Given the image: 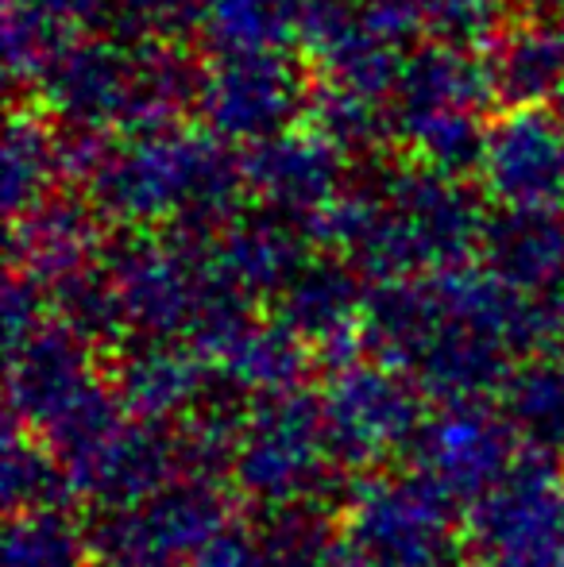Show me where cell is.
<instances>
[{"label": "cell", "mask_w": 564, "mask_h": 567, "mask_svg": "<svg viewBox=\"0 0 564 567\" xmlns=\"http://www.w3.org/2000/svg\"><path fill=\"white\" fill-rule=\"evenodd\" d=\"M480 202L460 178L425 163L348 178L345 194L325 209L317 231L383 282L449 270L483 239Z\"/></svg>", "instance_id": "1"}, {"label": "cell", "mask_w": 564, "mask_h": 567, "mask_svg": "<svg viewBox=\"0 0 564 567\" xmlns=\"http://www.w3.org/2000/svg\"><path fill=\"white\" fill-rule=\"evenodd\" d=\"M93 209L132 228L174 225L178 231H213L236 213L244 166L221 135L182 132L166 124L143 135L101 140L82 174Z\"/></svg>", "instance_id": "2"}, {"label": "cell", "mask_w": 564, "mask_h": 567, "mask_svg": "<svg viewBox=\"0 0 564 567\" xmlns=\"http://www.w3.org/2000/svg\"><path fill=\"white\" fill-rule=\"evenodd\" d=\"M197 78L182 51L147 35H82L35 90L70 132L124 140L166 127L194 109Z\"/></svg>", "instance_id": "3"}, {"label": "cell", "mask_w": 564, "mask_h": 567, "mask_svg": "<svg viewBox=\"0 0 564 567\" xmlns=\"http://www.w3.org/2000/svg\"><path fill=\"white\" fill-rule=\"evenodd\" d=\"M491 101L499 97L488 62L452 43H414L391 90V135L433 171L475 174Z\"/></svg>", "instance_id": "4"}, {"label": "cell", "mask_w": 564, "mask_h": 567, "mask_svg": "<svg viewBox=\"0 0 564 567\" xmlns=\"http://www.w3.org/2000/svg\"><path fill=\"white\" fill-rule=\"evenodd\" d=\"M340 533L360 567H464V517L425 471L356 483Z\"/></svg>", "instance_id": "5"}, {"label": "cell", "mask_w": 564, "mask_h": 567, "mask_svg": "<svg viewBox=\"0 0 564 567\" xmlns=\"http://www.w3.org/2000/svg\"><path fill=\"white\" fill-rule=\"evenodd\" d=\"M329 460H337V452L325 433L321 398L283 390L267 394L244 417L233 471L252 498L290 506L317 491Z\"/></svg>", "instance_id": "6"}, {"label": "cell", "mask_w": 564, "mask_h": 567, "mask_svg": "<svg viewBox=\"0 0 564 567\" xmlns=\"http://www.w3.org/2000/svg\"><path fill=\"white\" fill-rule=\"evenodd\" d=\"M314 85L286 51H217L197 78L205 127L225 143H259L298 124L309 109Z\"/></svg>", "instance_id": "7"}, {"label": "cell", "mask_w": 564, "mask_h": 567, "mask_svg": "<svg viewBox=\"0 0 564 567\" xmlns=\"http://www.w3.org/2000/svg\"><path fill=\"white\" fill-rule=\"evenodd\" d=\"M321 417L337 460L371 463L414 449L422 433V398L394 367L345 363L321 394Z\"/></svg>", "instance_id": "8"}, {"label": "cell", "mask_w": 564, "mask_h": 567, "mask_svg": "<svg viewBox=\"0 0 564 567\" xmlns=\"http://www.w3.org/2000/svg\"><path fill=\"white\" fill-rule=\"evenodd\" d=\"M483 189L503 209H564V116L553 105H511L488 124L480 151Z\"/></svg>", "instance_id": "9"}, {"label": "cell", "mask_w": 564, "mask_h": 567, "mask_svg": "<svg viewBox=\"0 0 564 567\" xmlns=\"http://www.w3.org/2000/svg\"><path fill=\"white\" fill-rule=\"evenodd\" d=\"M228 525L221 498L205 483H174L136 506L113 509L98 548L116 567H174Z\"/></svg>", "instance_id": "10"}, {"label": "cell", "mask_w": 564, "mask_h": 567, "mask_svg": "<svg viewBox=\"0 0 564 567\" xmlns=\"http://www.w3.org/2000/svg\"><path fill=\"white\" fill-rule=\"evenodd\" d=\"M244 186L264 209L294 217L301 225L321 220L325 209L345 194V147L332 143L321 127H286L259 140L240 158Z\"/></svg>", "instance_id": "11"}, {"label": "cell", "mask_w": 564, "mask_h": 567, "mask_svg": "<svg viewBox=\"0 0 564 567\" xmlns=\"http://www.w3.org/2000/svg\"><path fill=\"white\" fill-rule=\"evenodd\" d=\"M514 444L519 436L506 425L503 410L491 413L483 402L464 398V402H449V410L425 421L414 452L418 467L452 498L480 502L514 467L519 460Z\"/></svg>", "instance_id": "12"}, {"label": "cell", "mask_w": 564, "mask_h": 567, "mask_svg": "<svg viewBox=\"0 0 564 567\" xmlns=\"http://www.w3.org/2000/svg\"><path fill=\"white\" fill-rule=\"evenodd\" d=\"M93 239L90 205L54 194L12 220V267L43 290H54L93 267Z\"/></svg>", "instance_id": "13"}, {"label": "cell", "mask_w": 564, "mask_h": 567, "mask_svg": "<svg viewBox=\"0 0 564 567\" xmlns=\"http://www.w3.org/2000/svg\"><path fill=\"white\" fill-rule=\"evenodd\" d=\"M488 270L519 293H553L564 286V217L542 209H503L483 228Z\"/></svg>", "instance_id": "14"}, {"label": "cell", "mask_w": 564, "mask_h": 567, "mask_svg": "<svg viewBox=\"0 0 564 567\" xmlns=\"http://www.w3.org/2000/svg\"><path fill=\"white\" fill-rule=\"evenodd\" d=\"M483 62L506 109L564 97V31L557 20H522L495 31Z\"/></svg>", "instance_id": "15"}, {"label": "cell", "mask_w": 564, "mask_h": 567, "mask_svg": "<svg viewBox=\"0 0 564 567\" xmlns=\"http://www.w3.org/2000/svg\"><path fill=\"white\" fill-rule=\"evenodd\" d=\"M205 374H209V359L202 351L178 348V343L151 340L132 351L121 363L116 374V394L143 421H163L178 417V413H194L205 394Z\"/></svg>", "instance_id": "16"}, {"label": "cell", "mask_w": 564, "mask_h": 567, "mask_svg": "<svg viewBox=\"0 0 564 567\" xmlns=\"http://www.w3.org/2000/svg\"><path fill=\"white\" fill-rule=\"evenodd\" d=\"M98 0H4L8 78L39 85V78L98 23Z\"/></svg>", "instance_id": "17"}, {"label": "cell", "mask_w": 564, "mask_h": 567, "mask_svg": "<svg viewBox=\"0 0 564 567\" xmlns=\"http://www.w3.org/2000/svg\"><path fill=\"white\" fill-rule=\"evenodd\" d=\"M363 313L368 298L340 262H306L283 290V324L301 340H317L321 348L340 337H356L363 329Z\"/></svg>", "instance_id": "18"}, {"label": "cell", "mask_w": 564, "mask_h": 567, "mask_svg": "<svg viewBox=\"0 0 564 567\" xmlns=\"http://www.w3.org/2000/svg\"><path fill=\"white\" fill-rule=\"evenodd\" d=\"M314 0H209L202 31L213 51H286L306 39Z\"/></svg>", "instance_id": "19"}, {"label": "cell", "mask_w": 564, "mask_h": 567, "mask_svg": "<svg viewBox=\"0 0 564 567\" xmlns=\"http://www.w3.org/2000/svg\"><path fill=\"white\" fill-rule=\"evenodd\" d=\"M66 174V140L62 127H51L35 116H16L4 140V205L8 217H23L47 197L54 182Z\"/></svg>", "instance_id": "20"}, {"label": "cell", "mask_w": 564, "mask_h": 567, "mask_svg": "<svg viewBox=\"0 0 564 567\" xmlns=\"http://www.w3.org/2000/svg\"><path fill=\"white\" fill-rule=\"evenodd\" d=\"M503 417L534 455L564 452V359L530 363L503 382Z\"/></svg>", "instance_id": "21"}, {"label": "cell", "mask_w": 564, "mask_h": 567, "mask_svg": "<svg viewBox=\"0 0 564 567\" xmlns=\"http://www.w3.org/2000/svg\"><path fill=\"white\" fill-rule=\"evenodd\" d=\"M371 12L407 43L468 47L495 35L499 0H368Z\"/></svg>", "instance_id": "22"}, {"label": "cell", "mask_w": 564, "mask_h": 567, "mask_svg": "<svg viewBox=\"0 0 564 567\" xmlns=\"http://www.w3.org/2000/svg\"><path fill=\"white\" fill-rule=\"evenodd\" d=\"M93 540L74 529L62 509L16 514L4 540V567H90Z\"/></svg>", "instance_id": "23"}, {"label": "cell", "mask_w": 564, "mask_h": 567, "mask_svg": "<svg viewBox=\"0 0 564 567\" xmlns=\"http://www.w3.org/2000/svg\"><path fill=\"white\" fill-rule=\"evenodd\" d=\"M74 491L62 460L35 441L12 436L4 455V498L12 514L28 509H62V498Z\"/></svg>", "instance_id": "24"}, {"label": "cell", "mask_w": 564, "mask_h": 567, "mask_svg": "<svg viewBox=\"0 0 564 567\" xmlns=\"http://www.w3.org/2000/svg\"><path fill=\"white\" fill-rule=\"evenodd\" d=\"M209 0H98V16L113 23V31L143 35V31H186L202 28Z\"/></svg>", "instance_id": "25"}, {"label": "cell", "mask_w": 564, "mask_h": 567, "mask_svg": "<svg viewBox=\"0 0 564 567\" xmlns=\"http://www.w3.org/2000/svg\"><path fill=\"white\" fill-rule=\"evenodd\" d=\"M189 567H267V545L225 525L189 556Z\"/></svg>", "instance_id": "26"}, {"label": "cell", "mask_w": 564, "mask_h": 567, "mask_svg": "<svg viewBox=\"0 0 564 567\" xmlns=\"http://www.w3.org/2000/svg\"><path fill=\"white\" fill-rule=\"evenodd\" d=\"M553 20H557V23H561V31H564V0H561V8H557V12H553Z\"/></svg>", "instance_id": "27"}]
</instances>
